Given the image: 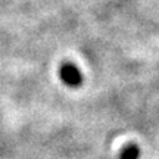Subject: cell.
<instances>
[{
  "label": "cell",
  "mask_w": 159,
  "mask_h": 159,
  "mask_svg": "<svg viewBox=\"0 0 159 159\" xmlns=\"http://www.w3.org/2000/svg\"><path fill=\"white\" fill-rule=\"evenodd\" d=\"M59 77L62 80V83L68 87L77 89L83 83V75L80 72V69L71 62H63L59 68Z\"/></svg>",
  "instance_id": "cell-1"
},
{
  "label": "cell",
  "mask_w": 159,
  "mask_h": 159,
  "mask_svg": "<svg viewBox=\"0 0 159 159\" xmlns=\"http://www.w3.org/2000/svg\"><path fill=\"white\" fill-rule=\"evenodd\" d=\"M139 156H140V149L136 143L125 144L119 152V159H139Z\"/></svg>",
  "instance_id": "cell-2"
}]
</instances>
